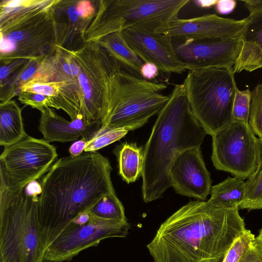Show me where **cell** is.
<instances>
[{
    "instance_id": "obj_1",
    "label": "cell",
    "mask_w": 262,
    "mask_h": 262,
    "mask_svg": "<svg viewBox=\"0 0 262 262\" xmlns=\"http://www.w3.org/2000/svg\"><path fill=\"white\" fill-rule=\"evenodd\" d=\"M238 210L189 202L160 225L146 246L154 262H222L246 229Z\"/></svg>"
},
{
    "instance_id": "obj_2",
    "label": "cell",
    "mask_w": 262,
    "mask_h": 262,
    "mask_svg": "<svg viewBox=\"0 0 262 262\" xmlns=\"http://www.w3.org/2000/svg\"><path fill=\"white\" fill-rule=\"evenodd\" d=\"M108 159L86 152L58 159L41 182L38 214L45 248L74 220L104 196L115 193Z\"/></svg>"
},
{
    "instance_id": "obj_3",
    "label": "cell",
    "mask_w": 262,
    "mask_h": 262,
    "mask_svg": "<svg viewBox=\"0 0 262 262\" xmlns=\"http://www.w3.org/2000/svg\"><path fill=\"white\" fill-rule=\"evenodd\" d=\"M158 114L143 151L142 193L145 203L160 198L171 187L169 173L176 158L200 147L206 132L191 110L183 84H176Z\"/></svg>"
},
{
    "instance_id": "obj_4",
    "label": "cell",
    "mask_w": 262,
    "mask_h": 262,
    "mask_svg": "<svg viewBox=\"0 0 262 262\" xmlns=\"http://www.w3.org/2000/svg\"><path fill=\"white\" fill-rule=\"evenodd\" d=\"M61 0H2L0 61L52 54L58 45L55 12Z\"/></svg>"
},
{
    "instance_id": "obj_5",
    "label": "cell",
    "mask_w": 262,
    "mask_h": 262,
    "mask_svg": "<svg viewBox=\"0 0 262 262\" xmlns=\"http://www.w3.org/2000/svg\"><path fill=\"white\" fill-rule=\"evenodd\" d=\"M38 203L0 173V262H43Z\"/></svg>"
},
{
    "instance_id": "obj_6",
    "label": "cell",
    "mask_w": 262,
    "mask_h": 262,
    "mask_svg": "<svg viewBox=\"0 0 262 262\" xmlns=\"http://www.w3.org/2000/svg\"><path fill=\"white\" fill-rule=\"evenodd\" d=\"M123 69L113 73L107 82L98 132L139 128L158 114L168 100L169 96L161 93L167 88L165 84L144 79Z\"/></svg>"
},
{
    "instance_id": "obj_7",
    "label": "cell",
    "mask_w": 262,
    "mask_h": 262,
    "mask_svg": "<svg viewBox=\"0 0 262 262\" xmlns=\"http://www.w3.org/2000/svg\"><path fill=\"white\" fill-rule=\"evenodd\" d=\"M189 0H101L84 33V43H97L105 36L131 27L151 31L174 19Z\"/></svg>"
},
{
    "instance_id": "obj_8",
    "label": "cell",
    "mask_w": 262,
    "mask_h": 262,
    "mask_svg": "<svg viewBox=\"0 0 262 262\" xmlns=\"http://www.w3.org/2000/svg\"><path fill=\"white\" fill-rule=\"evenodd\" d=\"M183 85L192 112L207 134L213 136L233 121L237 87L233 68L189 71Z\"/></svg>"
},
{
    "instance_id": "obj_9",
    "label": "cell",
    "mask_w": 262,
    "mask_h": 262,
    "mask_svg": "<svg viewBox=\"0 0 262 262\" xmlns=\"http://www.w3.org/2000/svg\"><path fill=\"white\" fill-rule=\"evenodd\" d=\"M63 48L80 69V117L88 124L101 122L107 82L113 73L123 68L97 43H85L76 50Z\"/></svg>"
},
{
    "instance_id": "obj_10",
    "label": "cell",
    "mask_w": 262,
    "mask_h": 262,
    "mask_svg": "<svg viewBox=\"0 0 262 262\" xmlns=\"http://www.w3.org/2000/svg\"><path fill=\"white\" fill-rule=\"evenodd\" d=\"M212 137L211 160L216 169L247 179L259 160L258 138L249 123L232 121Z\"/></svg>"
},
{
    "instance_id": "obj_11",
    "label": "cell",
    "mask_w": 262,
    "mask_h": 262,
    "mask_svg": "<svg viewBox=\"0 0 262 262\" xmlns=\"http://www.w3.org/2000/svg\"><path fill=\"white\" fill-rule=\"evenodd\" d=\"M57 156L55 147L49 142L28 136L4 147L0 173L10 185L24 188L47 172Z\"/></svg>"
},
{
    "instance_id": "obj_12",
    "label": "cell",
    "mask_w": 262,
    "mask_h": 262,
    "mask_svg": "<svg viewBox=\"0 0 262 262\" xmlns=\"http://www.w3.org/2000/svg\"><path fill=\"white\" fill-rule=\"evenodd\" d=\"M129 228L127 221L119 222L91 215L86 224L68 226L55 237L45 250L43 262L69 261L82 251L97 246L103 239L125 237Z\"/></svg>"
},
{
    "instance_id": "obj_13",
    "label": "cell",
    "mask_w": 262,
    "mask_h": 262,
    "mask_svg": "<svg viewBox=\"0 0 262 262\" xmlns=\"http://www.w3.org/2000/svg\"><path fill=\"white\" fill-rule=\"evenodd\" d=\"M179 59L189 71L209 68H233L240 51L242 39L211 38L173 40Z\"/></svg>"
},
{
    "instance_id": "obj_14",
    "label": "cell",
    "mask_w": 262,
    "mask_h": 262,
    "mask_svg": "<svg viewBox=\"0 0 262 262\" xmlns=\"http://www.w3.org/2000/svg\"><path fill=\"white\" fill-rule=\"evenodd\" d=\"M246 23V18L237 20L208 14L188 19L177 17L161 24L154 32L179 41L232 38L241 36Z\"/></svg>"
},
{
    "instance_id": "obj_15",
    "label": "cell",
    "mask_w": 262,
    "mask_h": 262,
    "mask_svg": "<svg viewBox=\"0 0 262 262\" xmlns=\"http://www.w3.org/2000/svg\"><path fill=\"white\" fill-rule=\"evenodd\" d=\"M122 32L128 45L144 63H152L164 73L181 74L186 71L170 36L136 27Z\"/></svg>"
},
{
    "instance_id": "obj_16",
    "label": "cell",
    "mask_w": 262,
    "mask_h": 262,
    "mask_svg": "<svg viewBox=\"0 0 262 262\" xmlns=\"http://www.w3.org/2000/svg\"><path fill=\"white\" fill-rule=\"evenodd\" d=\"M171 187L179 194L204 201L211 192V180L200 147L180 153L172 163L169 173Z\"/></svg>"
},
{
    "instance_id": "obj_17",
    "label": "cell",
    "mask_w": 262,
    "mask_h": 262,
    "mask_svg": "<svg viewBox=\"0 0 262 262\" xmlns=\"http://www.w3.org/2000/svg\"><path fill=\"white\" fill-rule=\"evenodd\" d=\"M101 126V122L88 124L82 118L68 121L50 107L41 113L38 129L48 142L75 141L79 137L89 141Z\"/></svg>"
},
{
    "instance_id": "obj_18",
    "label": "cell",
    "mask_w": 262,
    "mask_h": 262,
    "mask_svg": "<svg viewBox=\"0 0 262 262\" xmlns=\"http://www.w3.org/2000/svg\"><path fill=\"white\" fill-rule=\"evenodd\" d=\"M246 19L240 51L233 67L234 74L262 68V11L250 14Z\"/></svg>"
},
{
    "instance_id": "obj_19",
    "label": "cell",
    "mask_w": 262,
    "mask_h": 262,
    "mask_svg": "<svg viewBox=\"0 0 262 262\" xmlns=\"http://www.w3.org/2000/svg\"><path fill=\"white\" fill-rule=\"evenodd\" d=\"M97 43L113 57L123 69L141 77L140 70L144 62L128 45L122 31L109 34L100 39Z\"/></svg>"
},
{
    "instance_id": "obj_20",
    "label": "cell",
    "mask_w": 262,
    "mask_h": 262,
    "mask_svg": "<svg viewBox=\"0 0 262 262\" xmlns=\"http://www.w3.org/2000/svg\"><path fill=\"white\" fill-rule=\"evenodd\" d=\"M21 109L14 100L0 104V145L10 146L27 137Z\"/></svg>"
},
{
    "instance_id": "obj_21",
    "label": "cell",
    "mask_w": 262,
    "mask_h": 262,
    "mask_svg": "<svg viewBox=\"0 0 262 262\" xmlns=\"http://www.w3.org/2000/svg\"><path fill=\"white\" fill-rule=\"evenodd\" d=\"M246 192L245 182L236 177H228L213 186L211 196L207 202L219 208H238L243 201Z\"/></svg>"
},
{
    "instance_id": "obj_22",
    "label": "cell",
    "mask_w": 262,
    "mask_h": 262,
    "mask_svg": "<svg viewBox=\"0 0 262 262\" xmlns=\"http://www.w3.org/2000/svg\"><path fill=\"white\" fill-rule=\"evenodd\" d=\"M45 58L30 59L24 67L13 74L3 85L0 86L1 103L11 100L19 95L21 87L34 77Z\"/></svg>"
},
{
    "instance_id": "obj_23",
    "label": "cell",
    "mask_w": 262,
    "mask_h": 262,
    "mask_svg": "<svg viewBox=\"0 0 262 262\" xmlns=\"http://www.w3.org/2000/svg\"><path fill=\"white\" fill-rule=\"evenodd\" d=\"M119 172L128 184L134 182L142 174L143 151L134 144L123 145L118 154Z\"/></svg>"
},
{
    "instance_id": "obj_24",
    "label": "cell",
    "mask_w": 262,
    "mask_h": 262,
    "mask_svg": "<svg viewBox=\"0 0 262 262\" xmlns=\"http://www.w3.org/2000/svg\"><path fill=\"white\" fill-rule=\"evenodd\" d=\"M259 155L257 167L248 179L245 198L239 209L252 210L262 209V140L258 138Z\"/></svg>"
},
{
    "instance_id": "obj_25",
    "label": "cell",
    "mask_w": 262,
    "mask_h": 262,
    "mask_svg": "<svg viewBox=\"0 0 262 262\" xmlns=\"http://www.w3.org/2000/svg\"><path fill=\"white\" fill-rule=\"evenodd\" d=\"M88 212L101 219L119 222L127 221L124 207L115 192L104 196Z\"/></svg>"
},
{
    "instance_id": "obj_26",
    "label": "cell",
    "mask_w": 262,
    "mask_h": 262,
    "mask_svg": "<svg viewBox=\"0 0 262 262\" xmlns=\"http://www.w3.org/2000/svg\"><path fill=\"white\" fill-rule=\"evenodd\" d=\"M249 124L258 138L262 140V82L251 91Z\"/></svg>"
},
{
    "instance_id": "obj_27",
    "label": "cell",
    "mask_w": 262,
    "mask_h": 262,
    "mask_svg": "<svg viewBox=\"0 0 262 262\" xmlns=\"http://www.w3.org/2000/svg\"><path fill=\"white\" fill-rule=\"evenodd\" d=\"M128 130L124 128H113L98 132L86 143L84 151L95 152L124 137Z\"/></svg>"
},
{
    "instance_id": "obj_28",
    "label": "cell",
    "mask_w": 262,
    "mask_h": 262,
    "mask_svg": "<svg viewBox=\"0 0 262 262\" xmlns=\"http://www.w3.org/2000/svg\"><path fill=\"white\" fill-rule=\"evenodd\" d=\"M251 100V91L248 89L239 90L236 88L232 111L233 121L249 123Z\"/></svg>"
},
{
    "instance_id": "obj_29",
    "label": "cell",
    "mask_w": 262,
    "mask_h": 262,
    "mask_svg": "<svg viewBox=\"0 0 262 262\" xmlns=\"http://www.w3.org/2000/svg\"><path fill=\"white\" fill-rule=\"evenodd\" d=\"M255 236L250 230L246 229L233 243L222 262H239Z\"/></svg>"
},
{
    "instance_id": "obj_30",
    "label": "cell",
    "mask_w": 262,
    "mask_h": 262,
    "mask_svg": "<svg viewBox=\"0 0 262 262\" xmlns=\"http://www.w3.org/2000/svg\"><path fill=\"white\" fill-rule=\"evenodd\" d=\"M18 100L25 106H30L33 108L43 112L46 108L50 107V97L42 94L28 92H20Z\"/></svg>"
},
{
    "instance_id": "obj_31",
    "label": "cell",
    "mask_w": 262,
    "mask_h": 262,
    "mask_svg": "<svg viewBox=\"0 0 262 262\" xmlns=\"http://www.w3.org/2000/svg\"><path fill=\"white\" fill-rule=\"evenodd\" d=\"M30 59L17 58L1 63L0 86L3 85L11 75L20 69Z\"/></svg>"
},
{
    "instance_id": "obj_32",
    "label": "cell",
    "mask_w": 262,
    "mask_h": 262,
    "mask_svg": "<svg viewBox=\"0 0 262 262\" xmlns=\"http://www.w3.org/2000/svg\"><path fill=\"white\" fill-rule=\"evenodd\" d=\"M76 8L80 18L89 26L96 13L94 4L88 0L77 1Z\"/></svg>"
},
{
    "instance_id": "obj_33",
    "label": "cell",
    "mask_w": 262,
    "mask_h": 262,
    "mask_svg": "<svg viewBox=\"0 0 262 262\" xmlns=\"http://www.w3.org/2000/svg\"><path fill=\"white\" fill-rule=\"evenodd\" d=\"M239 262H262V251L252 242L242 255Z\"/></svg>"
},
{
    "instance_id": "obj_34",
    "label": "cell",
    "mask_w": 262,
    "mask_h": 262,
    "mask_svg": "<svg viewBox=\"0 0 262 262\" xmlns=\"http://www.w3.org/2000/svg\"><path fill=\"white\" fill-rule=\"evenodd\" d=\"M159 71L158 67L154 64L145 62L141 68L140 76L142 78L150 81L158 76Z\"/></svg>"
},
{
    "instance_id": "obj_35",
    "label": "cell",
    "mask_w": 262,
    "mask_h": 262,
    "mask_svg": "<svg viewBox=\"0 0 262 262\" xmlns=\"http://www.w3.org/2000/svg\"><path fill=\"white\" fill-rule=\"evenodd\" d=\"M236 6L234 0H217L215 6L216 11L221 14H227L232 12Z\"/></svg>"
},
{
    "instance_id": "obj_36",
    "label": "cell",
    "mask_w": 262,
    "mask_h": 262,
    "mask_svg": "<svg viewBox=\"0 0 262 262\" xmlns=\"http://www.w3.org/2000/svg\"><path fill=\"white\" fill-rule=\"evenodd\" d=\"M88 141L89 140L85 138H81L75 141L69 148L70 156L77 157L81 155L84 150L85 145Z\"/></svg>"
},
{
    "instance_id": "obj_37",
    "label": "cell",
    "mask_w": 262,
    "mask_h": 262,
    "mask_svg": "<svg viewBox=\"0 0 262 262\" xmlns=\"http://www.w3.org/2000/svg\"><path fill=\"white\" fill-rule=\"evenodd\" d=\"M243 2L249 14L262 11V0H246Z\"/></svg>"
},
{
    "instance_id": "obj_38",
    "label": "cell",
    "mask_w": 262,
    "mask_h": 262,
    "mask_svg": "<svg viewBox=\"0 0 262 262\" xmlns=\"http://www.w3.org/2000/svg\"><path fill=\"white\" fill-rule=\"evenodd\" d=\"M27 192L30 195H39L41 193L42 189L40 183L37 180L29 183L26 187Z\"/></svg>"
},
{
    "instance_id": "obj_39",
    "label": "cell",
    "mask_w": 262,
    "mask_h": 262,
    "mask_svg": "<svg viewBox=\"0 0 262 262\" xmlns=\"http://www.w3.org/2000/svg\"><path fill=\"white\" fill-rule=\"evenodd\" d=\"M192 2L199 8L209 9L215 6L217 0H196Z\"/></svg>"
},
{
    "instance_id": "obj_40",
    "label": "cell",
    "mask_w": 262,
    "mask_h": 262,
    "mask_svg": "<svg viewBox=\"0 0 262 262\" xmlns=\"http://www.w3.org/2000/svg\"><path fill=\"white\" fill-rule=\"evenodd\" d=\"M254 243L262 251V228L259 230L258 235L255 237Z\"/></svg>"
}]
</instances>
